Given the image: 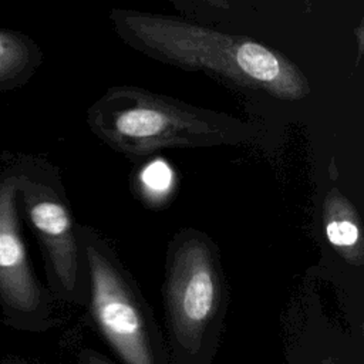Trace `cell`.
Instances as JSON below:
<instances>
[{"mask_svg": "<svg viewBox=\"0 0 364 364\" xmlns=\"http://www.w3.org/2000/svg\"><path fill=\"white\" fill-rule=\"evenodd\" d=\"M109 20L125 44L165 64L203 71L237 88L284 101L310 94V82L299 65L255 38L128 9H114Z\"/></svg>", "mask_w": 364, "mask_h": 364, "instance_id": "1", "label": "cell"}, {"mask_svg": "<svg viewBox=\"0 0 364 364\" xmlns=\"http://www.w3.org/2000/svg\"><path fill=\"white\" fill-rule=\"evenodd\" d=\"M87 122L105 145L134 161L168 148L250 144L262 134L249 121L134 85L109 87L88 108Z\"/></svg>", "mask_w": 364, "mask_h": 364, "instance_id": "2", "label": "cell"}, {"mask_svg": "<svg viewBox=\"0 0 364 364\" xmlns=\"http://www.w3.org/2000/svg\"><path fill=\"white\" fill-rule=\"evenodd\" d=\"M219 283L206 240L185 236L175 247L168 282L166 304L178 341L195 353L218 306Z\"/></svg>", "mask_w": 364, "mask_h": 364, "instance_id": "3", "label": "cell"}, {"mask_svg": "<svg viewBox=\"0 0 364 364\" xmlns=\"http://www.w3.org/2000/svg\"><path fill=\"white\" fill-rule=\"evenodd\" d=\"M91 277V311L101 333L125 364H155L145 323L135 300L109 259L85 246Z\"/></svg>", "mask_w": 364, "mask_h": 364, "instance_id": "4", "label": "cell"}, {"mask_svg": "<svg viewBox=\"0 0 364 364\" xmlns=\"http://www.w3.org/2000/svg\"><path fill=\"white\" fill-rule=\"evenodd\" d=\"M18 195L60 284L71 291L77 283L78 247L64 199L48 183L27 176H18Z\"/></svg>", "mask_w": 364, "mask_h": 364, "instance_id": "5", "label": "cell"}, {"mask_svg": "<svg viewBox=\"0 0 364 364\" xmlns=\"http://www.w3.org/2000/svg\"><path fill=\"white\" fill-rule=\"evenodd\" d=\"M18 176L0 182V297L20 311L40 304V290L31 273L17 216Z\"/></svg>", "mask_w": 364, "mask_h": 364, "instance_id": "6", "label": "cell"}, {"mask_svg": "<svg viewBox=\"0 0 364 364\" xmlns=\"http://www.w3.org/2000/svg\"><path fill=\"white\" fill-rule=\"evenodd\" d=\"M323 223L327 240L338 255L348 263L361 266L364 260V243L360 215L338 188H331L326 193Z\"/></svg>", "mask_w": 364, "mask_h": 364, "instance_id": "7", "label": "cell"}, {"mask_svg": "<svg viewBox=\"0 0 364 364\" xmlns=\"http://www.w3.org/2000/svg\"><path fill=\"white\" fill-rule=\"evenodd\" d=\"M34 50L18 34L0 30V82L21 74L33 61Z\"/></svg>", "mask_w": 364, "mask_h": 364, "instance_id": "8", "label": "cell"}, {"mask_svg": "<svg viewBox=\"0 0 364 364\" xmlns=\"http://www.w3.org/2000/svg\"><path fill=\"white\" fill-rule=\"evenodd\" d=\"M142 195L152 200L159 202L164 199L172 186V171L171 168L162 162L155 161L146 165L139 172V182H138Z\"/></svg>", "mask_w": 364, "mask_h": 364, "instance_id": "9", "label": "cell"}, {"mask_svg": "<svg viewBox=\"0 0 364 364\" xmlns=\"http://www.w3.org/2000/svg\"><path fill=\"white\" fill-rule=\"evenodd\" d=\"M189 1H196V3L210 6L213 9H223V10L230 7V0H189Z\"/></svg>", "mask_w": 364, "mask_h": 364, "instance_id": "10", "label": "cell"}, {"mask_svg": "<svg viewBox=\"0 0 364 364\" xmlns=\"http://www.w3.org/2000/svg\"><path fill=\"white\" fill-rule=\"evenodd\" d=\"M88 364H111V361H108L105 357H101L91 351L88 354Z\"/></svg>", "mask_w": 364, "mask_h": 364, "instance_id": "11", "label": "cell"}]
</instances>
